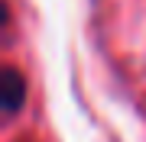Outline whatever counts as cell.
Returning <instances> with one entry per match:
<instances>
[{"mask_svg": "<svg viewBox=\"0 0 146 142\" xmlns=\"http://www.w3.org/2000/svg\"><path fill=\"white\" fill-rule=\"evenodd\" d=\"M0 97H3V110L7 113H16L23 107V97H26V81L16 68H7L3 71V84H0Z\"/></svg>", "mask_w": 146, "mask_h": 142, "instance_id": "cell-1", "label": "cell"}]
</instances>
